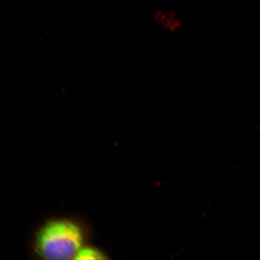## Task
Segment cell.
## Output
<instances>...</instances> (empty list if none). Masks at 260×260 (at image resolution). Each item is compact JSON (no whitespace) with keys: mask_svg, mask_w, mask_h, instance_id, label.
<instances>
[{"mask_svg":"<svg viewBox=\"0 0 260 260\" xmlns=\"http://www.w3.org/2000/svg\"><path fill=\"white\" fill-rule=\"evenodd\" d=\"M83 234L79 225L67 219L49 220L38 229L32 248L44 259H75L83 247Z\"/></svg>","mask_w":260,"mask_h":260,"instance_id":"obj_1","label":"cell"},{"mask_svg":"<svg viewBox=\"0 0 260 260\" xmlns=\"http://www.w3.org/2000/svg\"><path fill=\"white\" fill-rule=\"evenodd\" d=\"M105 256L102 251L99 249L93 247H82L75 256V259H105Z\"/></svg>","mask_w":260,"mask_h":260,"instance_id":"obj_2","label":"cell"}]
</instances>
